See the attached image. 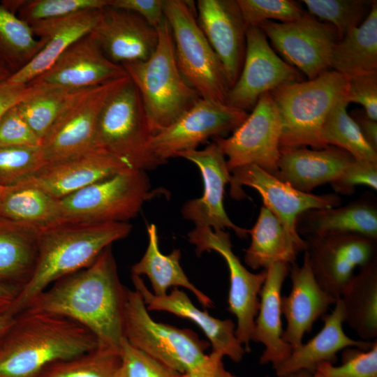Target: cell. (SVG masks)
Segmentation results:
<instances>
[{"mask_svg":"<svg viewBox=\"0 0 377 377\" xmlns=\"http://www.w3.org/2000/svg\"><path fill=\"white\" fill-rule=\"evenodd\" d=\"M126 291L119 280L111 245L89 267L57 281L24 309L72 319L96 337L98 346L119 352L124 339Z\"/></svg>","mask_w":377,"mask_h":377,"instance_id":"1","label":"cell"},{"mask_svg":"<svg viewBox=\"0 0 377 377\" xmlns=\"http://www.w3.org/2000/svg\"><path fill=\"white\" fill-rule=\"evenodd\" d=\"M98 346L96 337L72 319L24 309L0 345V377H36L47 366Z\"/></svg>","mask_w":377,"mask_h":377,"instance_id":"2","label":"cell"},{"mask_svg":"<svg viewBox=\"0 0 377 377\" xmlns=\"http://www.w3.org/2000/svg\"><path fill=\"white\" fill-rule=\"evenodd\" d=\"M128 222L64 223L40 230L34 272L9 310L15 316L57 281L89 267L108 246L126 237Z\"/></svg>","mask_w":377,"mask_h":377,"instance_id":"3","label":"cell"},{"mask_svg":"<svg viewBox=\"0 0 377 377\" xmlns=\"http://www.w3.org/2000/svg\"><path fill=\"white\" fill-rule=\"evenodd\" d=\"M157 31L158 45L147 59L121 65L140 94L153 135L172 124L200 98L177 67L166 19Z\"/></svg>","mask_w":377,"mask_h":377,"instance_id":"4","label":"cell"},{"mask_svg":"<svg viewBox=\"0 0 377 377\" xmlns=\"http://www.w3.org/2000/svg\"><path fill=\"white\" fill-rule=\"evenodd\" d=\"M348 79L328 70L306 81L284 84L269 93L279 113L280 148L323 149V125L334 104L344 97Z\"/></svg>","mask_w":377,"mask_h":377,"instance_id":"5","label":"cell"},{"mask_svg":"<svg viewBox=\"0 0 377 377\" xmlns=\"http://www.w3.org/2000/svg\"><path fill=\"white\" fill-rule=\"evenodd\" d=\"M152 135L140 94L129 77L101 112L96 146L132 168L152 170L167 163L151 151L149 142Z\"/></svg>","mask_w":377,"mask_h":377,"instance_id":"6","label":"cell"},{"mask_svg":"<svg viewBox=\"0 0 377 377\" xmlns=\"http://www.w3.org/2000/svg\"><path fill=\"white\" fill-rule=\"evenodd\" d=\"M177 67L200 98L226 103L230 86L224 68L200 29L191 1L163 0Z\"/></svg>","mask_w":377,"mask_h":377,"instance_id":"7","label":"cell"},{"mask_svg":"<svg viewBox=\"0 0 377 377\" xmlns=\"http://www.w3.org/2000/svg\"><path fill=\"white\" fill-rule=\"evenodd\" d=\"M154 193L146 172L128 168L59 200L64 223L127 222Z\"/></svg>","mask_w":377,"mask_h":377,"instance_id":"8","label":"cell"},{"mask_svg":"<svg viewBox=\"0 0 377 377\" xmlns=\"http://www.w3.org/2000/svg\"><path fill=\"white\" fill-rule=\"evenodd\" d=\"M124 338L144 352L181 374L207 356L209 341L193 330L156 322L149 315L140 294L127 288Z\"/></svg>","mask_w":377,"mask_h":377,"instance_id":"9","label":"cell"},{"mask_svg":"<svg viewBox=\"0 0 377 377\" xmlns=\"http://www.w3.org/2000/svg\"><path fill=\"white\" fill-rule=\"evenodd\" d=\"M129 77L91 87L78 96L54 123L40 145L46 164L94 149L98 118L110 96Z\"/></svg>","mask_w":377,"mask_h":377,"instance_id":"10","label":"cell"},{"mask_svg":"<svg viewBox=\"0 0 377 377\" xmlns=\"http://www.w3.org/2000/svg\"><path fill=\"white\" fill-rule=\"evenodd\" d=\"M229 184L230 196L235 200L246 198L243 186L256 190L263 205L279 219L302 252L306 250V242L297 232V217L310 209L331 208L341 203L337 193L314 195L300 191L253 164L231 171Z\"/></svg>","mask_w":377,"mask_h":377,"instance_id":"11","label":"cell"},{"mask_svg":"<svg viewBox=\"0 0 377 377\" xmlns=\"http://www.w3.org/2000/svg\"><path fill=\"white\" fill-rule=\"evenodd\" d=\"M281 123L269 92L260 97L252 112L228 137L214 138L225 156L229 170L256 165L276 176L280 156Z\"/></svg>","mask_w":377,"mask_h":377,"instance_id":"12","label":"cell"},{"mask_svg":"<svg viewBox=\"0 0 377 377\" xmlns=\"http://www.w3.org/2000/svg\"><path fill=\"white\" fill-rule=\"evenodd\" d=\"M188 242L195 246L199 256L205 251L219 253L225 260L230 274L228 310L237 319L235 334L249 352L254 322L260 303L259 295L266 278V270L249 271L232 251L230 235L225 230L195 227L187 234Z\"/></svg>","mask_w":377,"mask_h":377,"instance_id":"13","label":"cell"},{"mask_svg":"<svg viewBox=\"0 0 377 377\" xmlns=\"http://www.w3.org/2000/svg\"><path fill=\"white\" fill-rule=\"evenodd\" d=\"M286 62L312 80L330 68L339 40L336 29L306 13L290 22L265 21L259 27Z\"/></svg>","mask_w":377,"mask_h":377,"instance_id":"14","label":"cell"},{"mask_svg":"<svg viewBox=\"0 0 377 377\" xmlns=\"http://www.w3.org/2000/svg\"><path fill=\"white\" fill-rule=\"evenodd\" d=\"M247 116L244 110L200 98L172 124L153 135L149 147L158 158L167 162L182 152L196 149L211 137L233 131Z\"/></svg>","mask_w":377,"mask_h":377,"instance_id":"15","label":"cell"},{"mask_svg":"<svg viewBox=\"0 0 377 377\" xmlns=\"http://www.w3.org/2000/svg\"><path fill=\"white\" fill-rule=\"evenodd\" d=\"M306 250L315 279L339 300L360 268L377 259V241L357 235L306 237Z\"/></svg>","mask_w":377,"mask_h":377,"instance_id":"16","label":"cell"},{"mask_svg":"<svg viewBox=\"0 0 377 377\" xmlns=\"http://www.w3.org/2000/svg\"><path fill=\"white\" fill-rule=\"evenodd\" d=\"M301 73L281 59L258 27H247L246 50L239 75L226 103L247 112L264 94L289 82L303 81Z\"/></svg>","mask_w":377,"mask_h":377,"instance_id":"17","label":"cell"},{"mask_svg":"<svg viewBox=\"0 0 377 377\" xmlns=\"http://www.w3.org/2000/svg\"><path fill=\"white\" fill-rule=\"evenodd\" d=\"M177 157L192 162L199 168L204 185L201 197L188 200L182 205L183 218L193 222L195 227H207L214 230L231 229L239 237L246 238L249 230L235 224L224 208L225 188L230 183L231 172L226 156L216 143L213 142L202 149L182 152Z\"/></svg>","mask_w":377,"mask_h":377,"instance_id":"18","label":"cell"},{"mask_svg":"<svg viewBox=\"0 0 377 377\" xmlns=\"http://www.w3.org/2000/svg\"><path fill=\"white\" fill-rule=\"evenodd\" d=\"M127 75L122 66L107 58L91 32L72 44L47 71L27 84L84 89Z\"/></svg>","mask_w":377,"mask_h":377,"instance_id":"19","label":"cell"},{"mask_svg":"<svg viewBox=\"0 0 377 377\" xmlns=\"http://www.w3.org/2000/svg\"><path fill=\"white\" fill-rule=\"evenodd\" d=\"M130 167L106 150L96 147L72 158L44 165L17 184L37 188L61 199Z\"/></svg>","mask_w":377,"mask_h":377,"instance_id":"20","label":"cell"},{"mask_svg":"<svg viewBox=\"0 0 377 377\" xmlns=\"http://www.w3.org/2000/svg\"><path fill=\"white\" fill-rule=\"evenodd\" d=\"M198 24L220 60L230 86L241 72L246 50V25L237 0H198Z\"/></svg>","mask_w":377,"mask_h":377,"instance_id":"21","label":"cell"},{"mask_svg":"<svg viewBox=\"0 0 377 377\" xmlns=\"http://www.w3.org/2000/svg\"><path fill=\"white\" fill-rule=\"evenodd\" d=\"M103 54L122 65L147 59L158 42V31L138 15L108 6L91 31Z\"/></svg>","mask_w":377,"mask_h":377,"instance_id":"22","label":"cell"},{"mask_svg":"<svg viewBox=\"0 0 377 377\" xmlns=\"http://www.w3.org/2000/svg\"><path fill=\"white\" fill-rule=\"evenodd\" d=\"M131 279L148 311H167L191 320L206 335L212 352L228 357L236 363L242 361L246 350L235 334L236 324L231 319H219L199 309L187 294L177 288L164 296H156L148 289L140 276L131 274Z\"/></svg>","mask_w":377,"mask_h":377,"instance_id":"23","label":"cell"},{"mask_svg":"<svg viewBox=\"0 0 377 377\" xmlns=\"http://www.w3.org/2000/svg\"><path fill=\"white\" fill-rule=\"evenodd\" d=\"M289 273L291 290L281 297L282 314L287 323L282 339L295 348L302 343L305 333L311 332L314 323L337 300L317 283L306 253L302 265L291 264Z\"/></svg>","mask_w":377,"mask_h":377,"instance_id":"24","label":"cell"},{"mask_svg":"<svg viewBox=\"0 0 377 377\" xmlns=\"http://www.w3.org/2000/svg\"><path fill=\"white\" fill-rule=\"evenodd\" d=\"M102 9L87 10L30 23L35 36L44 40L45 45L31 61L13 73L8 80L27 84L47 71L68 47L92 31Z\"/></svg>","mask_w":377,"mask_h":377,"instance_id":"25","label":"cell"},{"mask_svg":"<svg viewBox=\"0 0 377 377\" xmlns=\"http://www.w3.org/2000/svg\"><path fill=\"white\" fill-rule=\"evenodd\" d=\"M354 159L347 151L331 145L320 149L282 147L275 177L310 193L317 186L336 179Z\"/></svg>","mask_w":377,"mask_h":377,"instance_id":"26","label":"cell"},{"mask_svg":"<svg viewBox=\"0 0 377 377\" xmlns=\"http://www.w3.org/2000/svg\"><path fill=\"white\" fill-rule=\"evenodd\" d=\"M334 304L333 311L322 317L324 325L320 331L306 343H302L293 348L285 360L273 367L278 377H286L301 370L314 372L322 362L334 364L337 353L345 348L369 350L373 346L374 341H357L346 334L340 300Z\"/></svg>","mask_w":377,"mask_h":377,"instance_id":"27","label":"cell"},{"mask_svg":"<svg viewBox=\"0 0 377 377\" xmlns=\"http://www.w3.org/2000/svg\"><path fill=\"white\" fill-rule=\"evenodd\" d=\"M289 269L290 265L286 263H275L265 269L266 278L259 295V308L251 338V341L265 346L260 364H272L274 367L293 350L282 339L281 288Z\"/></svg>","mask_w":377,"mask_h":377,"instance_id":"28","label":"cell"},{"mask_svg":"<svg viewBox=\"0 0 377 377\" xmlns=\"http://www.w3.org/2000/svg\"><path fill=\"white\" fill-rule=\"evenodd\" d=\"M296 229L302 238L351 234L377 241L376 200L367 195L344 206L308 210L297 217Z\"/></svg>","mask_w":377,"mask_h":377,"instance_id":"29","label":"cell"},{"mask_svg":"<svg viewBox=\"0 0 377 377\" xmlns=\"http://www.w3.org/2000/svg\"><path fill=\"white\" fill-rule=\"evenodd\" d=\"M148 244L141 259L131 267V274L145 275L151 282L153 293L164 296L171 288L182 287L191 291L205 307H213V301L193 284L186 275L181 265V251L174 249L163 254L159 249L156 226L147 225Z\"/></svg>","mask_w":377,"mask_h":377,"instance_id":"30","label":"cell"},{"mask_svg":"<svg viewBox=\"0 0 377 377\" xmlns=\"http://www.w3.org/2000/svg\"><path fill=\"white\" fill-rule=\"evenodd\" d=\"M330 68L346 78L377 73V1L358 27L334 45Z\"/></svg>","mask_w":377,"mask_h":377,"instance_id":"31","label":"cell"},{"mask_svg":"<svg viewBox=\"0 0 377 377\" xmlns=\"http://www.w3.org/2000/svg\"><path fill=\"white\" fill-rule=\"evenodd\" d=\"M40 230L0 219V283L21 290L28 282L36 265Z\"/></svg>","mask_w":377,"mask_h":377,"instance_id":"32","label":"cell"},{"mask_svg":"<svg viewBox=\"0 0 377 377\" xmlns=\"http://www.w3.org/2000/svg\"><path fill=\"white\" fill-rule=\"evenodd\" d=\"M251 243L245 250L244 262L252 269L275 263L291 265L302 252L279 219L264 205L251 230Z\"/></svg>","mask_w":377,"mask_h":377,"instance_id":"33","label":"cell"},{"mask_svg":"<svg viewBox=\"0 0 377 377\" xmlns=\"http://www.w3.org/2000/svg\"><path fill=\"white\" fill-rule=\"evenodd\" d=\"M346 323L362 341L377 337V259L359 268L339 298Z\"/></svg>","mask_w":377,"mask_h":377,"instance_id":"34","label":"cell"},{"mask_svg":"<svg viewBox=\"0 0 377 377\" xmlns=\"http://www.w3.org/2000/svg\"><path fill=\"white\" fill-rule=\"evenodd\" d=\"M0 219L45 230L64 223L60 200L37 188L7 186Z\"/></svg>","mask_w":377,"mask_h":377,"instance_id":"35","label":"cell"},{"mask_svg":"<svg viewBox=\"0 0 377 377\" xmlns=\"http://www.w3.org/2000/svg\"><path fill=\"white\" fill-rule=\"evenodd\" d=\"M44 45L29 24L0 3V61L13 73L31 61Z\"/></svg>","mask_w":377,"mask_h":377,"instance_id":"36","label":"cell"},{"mask_svg":"<svg viewBox=\"0 0 377 377\" xmlns=\"http://www.w3.org/2000/svg\"><path fill=\"white\" fill-rule=\"evenodd\" d=\"M32 87L34 91L18 103L17 107L24 119L40 140L71 103L89 89Z\"/></svg>","mask_w":377,"mask_h":377,"instance_id":"37","label":"cell"},{"mask_svg":"<svg viewBox=\"0 0 377 377\" xmlns=\"http://www.w3.org/2000/svg\"><path fill=\"white\" fill-rule=\"evenodd\" d=\"M345 96L330 111L321 131L323 141L349 153L355 159L377 163V151L367 142L357 124L347 112Z\"/></svg>","mask_w":377,"mask_h":377,"instance_id":"38","label":"cell"},{"mask_svg":"<svg viewBox=\"0 0 377 377\" xmlns=\"http://www.w3.org/2000/svg\"><path fill=\"white\" fill-rule=\"evenodd\" d=\"M119 352L98 346L89 352L47 366L36 377H117Z\"/></svg>","mask_w":377,"mask_h":377,"instance_id":"39","label":"cell"},{"mask_svg":"<svg viewBox=\"0 0 377 377\" xmlns=\"http://www.w3.org/2000/svg\"><path fill=\"white\" fill-rule=\"evenodd\" d=\"M374 1L304 0L309 13L327 22L337 30L339 39L348 31L360 26L371 10Z\"/></svg>","mask_w":377,"mask_h":377,"instance_id":"40","label":"cell"},{"mask_svg":"<svg viewBox=\"0 0 377 377\" xmlns=\"http://www.w3.org/2000/svg\"><path fill=\"white\" fill-rule=\"evenodd\" d=\"M45 165L40 145L0 147V185H16Z\"/></svg>","mask_w":377,"mask_h":377,"instance_id":"41","label":"cell"},{"mask_svg":"<svg viewBox=\"0 0 377 377\" xmlns=\"http://www.w3.org/2000/svg\"><path fill=\"white\" fill-rule=\"evenodd\" d=\"M110 0H17L18 17L28 24L59 18L87 10L102 9Z\"/></svg>","mask_w":377,"mask_h":377,"instance_id":"42","label":"cell"},{"mask_svg":"<svg viewBox=\"0 0 377 377\" xmlns=\"http://www.w3.org/2000/svg\"><path fill=\"white\" fill-rule=\"evenodd\" d=\"M314 372L319 377H377V341L369 350L345 348L341 365L322 362Z\"/></svg>","mask_w":377,"mask_h":377,"instance_id":"43","label":"cell"},{"mask_svg":"<svg viewBox=\"0 0 377 377\" xmlns=\"http://www.w3.org/2000/svg\"><path fill=\"white\" fill-rule=\"evenodd\" d=\"M246 27H259L265 21L275 20L290 22L306 13L299 3L291 0H237Z\"/></svg>","mask_w":377,"mask_h":377,"instance_id":"44","label":"cell"},{"mask_svg":"<svg viewBox=\"0 0 377 377\" xmlns=\"http://www.w3.org/2000/svg\"><path fill=\"white\" fill-rule=\"evenodd\" d=\"M119 351L117 377H182L179 372L131 346L125 338Z\"/></svg>","mask_w":377,"mask_h":377,"instance_id":"45","label":"cell"},{"mask_svg":"<svg viewBox=\"0 0 377 377\" xmlns=\"http://www.w3.org/2000/svg\"><path fill=\"white\" fill-rule=\"evenodd\" d=\"M40 139L21 115L17 105L0 118V147L38 146Z\"/></svg>","mask_w":377,"mask_h":377,"instance_id":"46","label":"cell"},{"mask_svg":"<svg viewBox=\"0 0 377 377\" xmlns=\"http://www.w3.org/2000/svg\"><path fill=\"white\" fill-rule=\"evenodd\" d=\"M330 184L337 193L347 195L353 194L360 185L376 190L377 163L354 159Z\"/></svg>","mask_w":377,"mask_h":377,"instance_id":"47","label":"cell"},{"mask_svg":"<svg viewBox=\"0 0 377 377\" xmlns=\"http://www.w3.org/2000/svg\"><path fill=\"white\" fill-rule=\"evenodd\" d=\"M347 79L346 102L361 105L366 114L377 121V73Z\"/></svg>","mask_w":377,"mask_h":377,"instance_id":"48","label":"cell"},{"mask_svg":"<svg viewBox=\"0 0 377 377\" xmlns=\"http://www.w3.org/2000/svg\"><path fill=\"white\" fill-rule=\"evenodd\" d=\"M109 6L138 15L156 30L165 20L163 0H110Z\"/></svg>","mask_w":377,"mask_h":377,"instance_id":"49","label":"cell"},{"mask_svg":"<svg viewBox=\"0 0 377 377\" xmlns=\"http://www.w3.org/2000/svg\"><path fill=\"white\" fill-rule=\"evenodd\" d=\"M223 357L212 351L199 364L182 374V377H238L225 368Z\"/></svg>","mask_w":377,"mask_h":377,"instance_id":"50","label":"cell"},{"mask_svg":"<svg viewBox=\"0 0 377 377\" xmlns=\"http://www.w3.org/2000/svg\"><path fill=\"white\" fill-rule=\"evenodd\" d=\"M34 91L29 84L0 82V118L10 108L20 103Z\"/></svg>","mask_w":377,"mask_h":377,"instance_id":"51","label":"cell"},{"mask_svg":"<svg viewBox=\"0 0 377 377\" xmlns=\"http://www.w3.org/2000/svg\"><path fill=\"white\" fill-rule=\"evenodd\" d=\"M350 115L357 124L367 142L377 151V121L369 118L362 109L353 110Z\"/></svg>","mask_w":377,"mask_h":377,"instance_id":"52","label":"cell"},{"mask_svg":"<svg viewBox=\"0 0 377 377\" xmlns=\"http://www.w3.org/2000/svg\"><path fill=\"white\" fill-rule=\"evenodd\" d=\"M20 291L18 287L0 283V314L9 312Z\"/></svg>","mask_w":377,"mask_h":377,"instance_id":"53","label":"cell"},{"mask_svg":"<svg viewBox=\"0 0 377 377\" xmlns=\"http://www.w3.org/2000/svg\"><path fill=\"white\" fill-rule=\"evenodd\" d=\"M15 320V316L10 313L0 314V345L9 331Z\"/></svg>","mask_w":377,"mask_h":377,"instance_id":"54","label":"cell"},{"mask_svg":"<svg viewBox=\"0 0 377 377\" xmlns=\"http://www.w3.org/2000/svg\"><path fill=\"white\" fill-rule=\"evenodd\" d=\"M13 73L0 61V82L7 80Z\"/></svg>","mask_w":377,"mask_h":377,"instance_id":"55","label":"cell"},{"mask_svg":"<svg viewBox=\"0 0 377 377\" xmlns=\"http://www.w3.org/2000/svg\"><path fill=\"white\" fill-rule=\"evenodd\" d=\"M286 377H319L315 372L301 370L294 372Z\"/></svg>","mask_w":377,"mask_h":377,"instance_id":"56","label":"cell"},{"mask_svg":"<svg viewBox=\"0 0 377 377\" xmlns=\"http://www.w3.org/2000/svg\"><path fill=\"white\" fill-rule=\"evenodd\" d=\"M7 186L0 185V205L6 191Z\"/></svg>","mask_w":377,"mask_h":377,"instance_id":"57","label":"cell"},{"mask_svg":"<svg viewBox=\"0 0 377 377\" xmlns=\"http://www.w3.org/2000/svg\"><path fill=\"white\" fill-rule=\"evenodd\" d=\"M266 377H269V376H266Z\"/></svg>","mask_w":377,"mask_h":377,"instance_id":"58","label":"cell"}]
</instances>
